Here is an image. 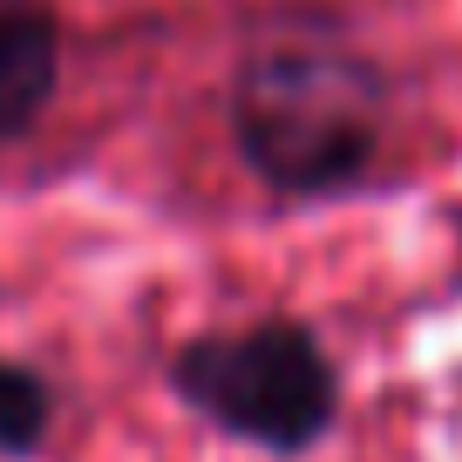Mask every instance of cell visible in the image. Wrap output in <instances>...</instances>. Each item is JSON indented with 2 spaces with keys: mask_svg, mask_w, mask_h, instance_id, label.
Here are the masks:
<instances>
[{
  "mask_svg": "<svg viewBox=\"0 0 462 462\" xmlns=\"http://www.w3.org/2000/svg\"><path fill=\"white\" fill-rule=\"evenodd\" d=\"M231 136L273 190L319 198L381 157L388 82L327 21H286L252 42L231 75Z\"/></svg>",
  "mask_w": 462,
  "mask_h": 462,
  "instance_id": "obj_1",
  "label": "cell"
},
{
  "mask_svg": "<svg viewBox=\"0 0 462 462\" xmlns=\"http://www.w3.org/2000/svg\"><path fill=\"white\" fill-rule=\"evenodd\" d=\"M177 394L217 421L238 442L259 448H306L327 435L340 381H333L327 346L300 327V319H259L238 333H204L177 354L171 367Z\"/></svg>",
  "mask_w": 462,
  "mask_h": 462,
  "instance_id": "obj_2",
  "label": "cell"
},
{
  "mask_svg": "<svg viewBox=\"0 0 462 462\" xmlns=\"http://www.w3.org/2000/svg\"><path fill=\"white\" fill-rule=\"evenodd\" d=\"M61 75V21L48 0H0V143L48 109Z\"/></svg>",
  "mask_w": 462,
  "mask_h": 462,
  "instance_id": "obj_3",
  "label": "cell"
},
{
  "mask_svg": "<svg viewBox=\"0 0 462 462\" xmlns=\"http://www.w3.org/2000/svg\"><path fill=\"white\" fill-rule=\"evenodd\" d=\"M48 421H55V388H48L34 367L0 361V448H7V456L42 448Z\"/></svg>",
  "mask_w": 462,
  "mask_h": 462,
  "instance_id": "obj_4",
  "label": "cell"
}]
</instances>
